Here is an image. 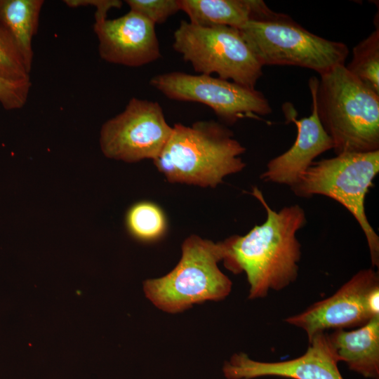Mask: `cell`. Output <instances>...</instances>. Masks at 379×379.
I'll return each instance as SVG.
<instances>
[{"label":"cell","mask_w":379,"mask_h":379,"mask_svg":"<svg viewBox=\"0 0 379 379\" xmlns=\"http://www.w3.org/2000/svg\"><path fill=\"white\" fill-rule=\"evenodd\" d=\"M265 208L267 217L243 236L225 239V267L234 274L245 272L249 284V299L265 298L270 291H280L298 278L301 244L296 233L306 222L299 205L273 210L262 192L253 187L251 193Z\"/></svg>","instance_id":"cell-1"},{"label":"cell","mask_w":379,"mask_h":379,"mask_svg":"<svg viewBox=\"0 0 379 379\" xmlns=\"http://www.w3.org/2000/svg\"><path fill=\"white\" fill-rule=\"evenodd\" d=\"M245 151L232 131L217 121L175 124L154 163L168 182L215 187L245 168L240 157Z\"/></svg>","instance_id":"cell-2"},{"label":"cell","mask_w":379,"mask_h":379,"mask_svg":"<svg viewBox=\"0 0 379 379\" xmlns=\"http://www.w3.org/2000/svg\"><path fill=\"white\" fill-rule=\"evenodd\" d=\"M316 103L336 155L379 150V94L345 65L320 74Z\"/></svg>","instance_id":"cell-3"},{"label":"cell","mask_w":379,"mask_h":379,"mask_svg":"<svg viewBox=\"0 0 379 379\" xmlns=\"http://www.w3.org/2000/svg\"><path fill=\"white\" fill-rule=\"evenodd\" d=\"M226 253L225 241L215 243L191 235L182 243L177 265L166 275L144 282L146 297L159 309L173 314L225 298L232 283L218 264Z\"/></svg>","instance_id":"cell-4"},{"label":"cell","mask_w":379,"mask_h":379,"mask_svg":"<svg viewBox=\"0 0 379 379\" xmlns=\"http://www.w3.org/2000/svg\"><path fill=\"white\" fill-rule=\"evenodd\" d=\"M379 173V150L352 152L314 161L291 188L295 195H324L338 201L360 225L368 244L373 267L379 265V237L365 211V199Z\"/></svg>","instance_id":"cell-5"},{"label":"cell","mask_w":379,"mask_h":379,"mask_svg":"<svg viewBox=\"0 0 379 379\" xmlns=\"http://www.w3.org/2000/svg\"><path fill=\"white\" fill-rule=\"evenodd\" d=\"M238 29L262 66H298L321 74L345 65L349 53L345 44L317 36L284 13Z\"/></svg>","instance_id":"cell-6"},{"label":"cell","mask_w":379,"mask_h":379,"mask_svg":"<svg viewBox=\"0 0 379 379\" xmlns=\"http://www.w3.org/2000/svg\"><path fill=\"white\" fill-rule=\"evenodd\" d=\"M173 47L202 74H217L253 89L262 75L263 66L237 28L182 20L174 32Z\"/></svg>","instance_id":"cell-7"},{"label":"cell","mask_w":379,"mask_h":379,"mask_svg":"<svg viewBox=\"0 0 379 379\" xmlns=\"http://www.w3.org/2000/svg\"><path fill=\"white\" fill-rule=\"evenodd\" d=\"M149 84L169 99L208 106L230 124L244 117L258 118L272 112L260 91L211 75L171 72L154 76Z\"/></svg>","instance_id":"cell-8"},{"label":"cell","mask_w":379,"mask_h":379,"mask_svg":"<svg viewBox=\"0 0 379 379\" xmlns=\"http://www.w3.org/2000/svg\"><path fill=\"white\" fill-rule=\"evenodd\" d=\"M172 131L157 102L132 98L123 112L102 126L100 147L109 159L131 163L154 161Z\"/></svg>","instance_id":"cell-9"},{"label":"cell","mask_w":379,"mask_h":379,"mask_svg":"<svg viewBox=\"0 0 379 379\" xmlns=\"http://www.w3.org/2000/svg\"><path fill=\"white\" fill-rule=\"evenodd\" d=\"M378 287V272L373 268L361 270L333 295L284 321L304 330L308 341L329 329L360 327L377 317L370 309L368 298Z\"/></svg>","instance_id":"cell-10"},{"label":"cell","mask_w":379,"mask_h":379,"mask_svg":"<svg viewBox=\"0 0 379 379\" xmlns=\"http://www.w3.org/2000/svg\"><path fill=\"white\" fill-rule=\"evenodd\" d=\"M306 352L291 360L265 362L251 359L244 352L234 354L223 365L227 379H253L279 376L292 379H343L339 362L326 332L315 334L309 341Z\"/></svg>","instance_id":"cell-11"},{"label":"cell","mask_w":379,"mask_h":379,"mask_svg":"<svg viewBox=\"0 0 379 379\" xmlns=\"http://www.w3.org/2000/svg\"><path fill=\"white\" fill-rule=\"evenodd\" d=\"M100 58L110 63L140 67L161 57L155 24L131 11L115 19L95 21Z\"/></svg>","instance_id":"cell-12"},{"label":"cell","mask_w":379,"mask_h":379,"mask_svg":"<svg viewBox=\"0 0 379 379\" xmlns=\"http://www.w3.org/2000/svg\"><path fill=\"white\" fill-rule=\"evenodd\" d=\"M319 79L312 77L309 86L312 95V113L310 117L297 119L293 112H285L288 121L297 128L293 145L283 154L271 159L260 179L265 182L293 187L301 175L310 167L315 158L333 149V142L323 128L317 114L316 92Z\"/></svg>","instance_id":"cell-13"},{"label":"cell","mask_w":379,"mask_h":379,"mask_svg":"<svg viewBox=\"0 0 379 379\" xmlns=\"http://www.w3.org/2000/svg\"><path fill=\"white\" fill-rule=\"evenodd\" d=\"M179 5L190 22L201 27L239 29L249 21L268 20L280 14L262 0H179Z\"/></svg>","instance_id":"cell-14"},{"label":"cell","mask_w":379,"mask_h":379,"mask_svg":"<svg viewBox=\"0 0 379 379\" xmlns=\"http://www.w3.org/2000/svg\"><path fill=\"white\" fill-rule=\"evenodd\" d=\"M328 340L339 361L365 378L379 376V316L353 331L334 330Z\"/></svg>","instance_id":"cell-15"},{"label":"cell","mask_w":379,"mask_h":379,"mask_svg":"<svg viewBox=\"0 0 379 379\" xmlns=\"http://www.w3.org/2000/svg\"><path fill=\"white\" fill-rule=\"evenodd\" d=\"M43 0H0V25L11 36L30 72L32 39L37 32Z\"/></svg>","instance_id":"cell-16"},{"label":"cell","mask_w":379,"mask_h":379,"mask_svg":"<svg viewBox=\"0 0 379 379\" xmlns=\"http://www.w3.org/2000/svg\"><path fill=\"white\" fill-rule=\"evenodd\" d=\"M347 69L379 94V29L374 30L352 49Z\"/></svg>","instance_id":"cell-17"},{"label":"cell","mask_w":379,"mask_h":379,"mask_svg":"<svg viewBox=\"0 0 379 379\" xmlns=\"http://www.w3.org/2000/svg\"><path fill=\"white\" fill-rule=\"evenodd\" d=\"M126 224L133 237L144 241L161 238L166 230L164 212L159 206L149 201L133 205L126 213Z\"/></svg>","instance_id":"cell-18"},{"label":"cell","mask_w":379,"mask_h":379,"mask_svg":"<svg viewBox=\"0 0 379 379\" xmlns=\"http://www.w3.org/2000/svg\"><path fill=\"white\" fill-rule=\"evenodd\" d=\"M0 77L15 81L30 80L23 58L10 34L0 25Z\"/></svg>","instance_id":"cell-19"},{"label":"cell","mask_w":379,"mask_h":379,"mask_svg":"<svg viewBox=\"0 0 379 379\" xmlns=\"http://www.w3.org/2000/svg\"><path fill=\"white\" fill-rule=\"evenodd\" d=\"M130 10L152 22L161 24L180 11L179 0H126Z\"/></svg>","instance_id":"cell-20"},{"label":"cell","mask_w":379,"mask_h":379,"mask_svg":"<svg viewBox=\"0 0 379 379\" xmlns=\"http://www.w3.org/2000/svg\"><path fill=\"white\" fill-rule=\"evenodd\" d=\"M31 80L15 81L0 77V103L6 110L18 109L27 102Z\"/></svg>","instance_id":"cell-21"},{"label":"cell","mask_w":379,"mask_h":379,"mask_svg":"<svg viewBox=\"0 0 379 379\" xmlns=\"http://www.w3.org/2000/svg\"><path fill=\"white\" fill-rule=\"evenodd\" d=\"M65 4L71 8L94 6L95 21L107 19V12L112 8H120L123 2L119 0H65Z\"/></svg>","instance_id":"cell-22"}]
</instances>
